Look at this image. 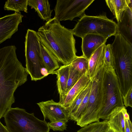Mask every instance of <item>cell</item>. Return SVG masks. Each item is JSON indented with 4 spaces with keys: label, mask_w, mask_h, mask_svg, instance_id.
Returning a JSON list of instances; mask_svg holds the SVG:
<instances>
[{
    "label": "cell",
    "mask_w": 132,
    "mask_h": 132,
    "mask_svg": "<svg viewBox=\"0 0 132 132\" xmlns=\"http://www.w3.org/2000/svg\"><path fill=\"white\" fill-rule=\"evenodd\" d=\"M14 45L0 49V119L15 101L17 88L27 80L28 74L18 60Z\"/></svg>",
    "instance_id": "6da1fadb"
},
{
    "label": "cell",
    "mask_w": 132,
    "mask_h": 132,
    "mask_svg": "<svg viewBox=\"0 0 132 132\" xmlns=\"http://www.w3.org/2000/svg\"><path fill=\"white\" fill-rule=\"evenodd\" d=\"M37 32L40 42L63 65L70 64L77 56L73 35L56 17L46 22Z\"/></svg>",
    "instance_id": "7a4b0ae2"
},
{
    "label": "cell",
    "mask_w": 132,
    "mask_h": 132,
    "mask_svg": "<svg viewBox=\"0 0 132 132\" xmlns=\"http://www.w3.org/2000/svg\"><path fill=\"white\" fill-rule=\"evenodd\" d=\"M111 47L114 59V70L122 96L132 88V45L120 34L115 35Z\"/></svg>",
    "instance_id": "3957f363"
},
{
    "label": "cell",
    "mask_w": 132,
    "mask_h": 132,
    "mask_svg": "<svg viewBox=\"0 0 132 132\" xmlns=\"http://www.w3.org/2000/svg\"><path fill=\"white\" fill-rule=\"evenodd\" d=\"M3 117L9 132H49L45 120L35 117L24 109L18 107L9 109Z\"/></svg>",
    "instance_id": "277c9868"
},
{
    "label": "cell",
    "mask_w": 132,
    "mask_h": 132,
    "mask_svg": "<svg viewBox=\"0 0 132 132\" xmlns=\"http://www.w3.org/2000/svg\"><path fill=\"white\" fill-rule=\"evenodd\" d=\"M25 38L26 68L31 80L36 81L49 74L43 61L40 42L37 32L28 29Z\"/></svg>",
    "instance_id": "5b68a950"
},
{
    "label": "cell",
    "mask_w": 132,
    "mask_h": 132,
    "mask_svg": "<svg viewBox=\"0 0 132 132\" xmlns=\"http://www.w3.org/2000/svg\"><path fill=\"white\" fill-rule=\"evenodd\" d=\"M104 68L103 100L98 117L100 119L108 120L113 110L125 106L119 82L114 69Z\"/></svg>",
    "instance_id": "8992f818"
},
{
    "label": "cell",
    "mask_w": 132,
    "mask_h": 132,
    "mask_svg": "<svg viewBox=\"0 0 132 132\" xmlns=\"http://www.w3.org/2000/svg\"><path fill=\"white\" fill-rule=\"evenodd\" d=\"M117 24L106 15H83L74 28L70 29L73 35L82 38L90 34L102 36L108 38L117 33Z\"/></svg>",
    "instance_id": "52a82bcc"
},
{
    "label": "cell",
    "mask_w": 132,
    "mask_h": 132,
    "mask_svg": "<svg viewBox=\"0 0 132 132\" xmlns=\"http://www.w3.org/2000/svg\"><path fill=\"white\" fill-rule=\"evenodd\" d=\"M105 70L103 65L90 80L91 86L86 110L77 125L83 127L93 122L100 121L98 117L103 94V80Z\"/></svg>",
    "instance_id": "ba28073f"
},
{
    "label": "cell",
    "mask_w": 132,
    "mask_h": 132,
    "mask_svg": "<svg viewBox=\"0 0 132 132\" xmlns=\"http://www.w3.org/2000/svg\"><path fill=\"white\" fill-rule=\"evenodd\" d=\"M94 0H57L54 16L60 21L72 20L81 15Z\"/></svg>",
    "instance_id": "9c48e42d"
},
{
    "label": "cell",
    "mask_w": 132,
    "mask_h": 132,
    "mask_svg": "<svg viewBox=\"0 0 132 132\" xmlns=\"http://www.w3.org/2000/svg\"><path fill=\"white\" fill-rule=\"evenodd\" d=\"M43 115L44 120L48 119L50 122L65 121L70 119L66 108L53 100L37 103Z\"/></svg>",
    "instance_id": "30bf717a"
},
{
    "label": "cell",
    "mask_w": 132,
    "mask_h": 132,
    "mask_svg": "<svg viewBox=\"0 0 132 132\" xmlns=\"http://www.w3.org/2000/svg\"><path fill=\"white\" fill-rule=\"evenodd\" d=\"M23 17L20 12L0 18V44L10 39L18 31Z\"/></svg>",
    "instance_id": "8fae6325"
},
{
    "label": "cell",
    "mask_w": 132,
    "mask_h": 132,
    "mask_svg": "<svg viewBox=\"0 0 132 132\" xmlns=\"http://www.w3.org/2000/svg\"><path fill=\"white\" fill-rule=\"evenodd\" d=\"M82 39V56L88 60L96 49L106 43L108 39L100 35L92 34H87Z\"/></svg>",
    "instance_id": "7c38bea8"
},
{
    "label": "cell",
    "mask_w": 132,
    "mask_h": 132,
    "mask_svg": "<svg viewBox=\"0 0 132 132\" xmlns=\"http://www.w3.org/2000/svg\"><path fill=\"white\" fill-rule=\"evenodd\" d=\"M117 33L120 34L132 45V9L129 7L123 12L120 20L118 22Z\"/></svg>",
    "instance_id": "4fadbf2b"
},
{
    "label": "cell",
    "mask_w": 132,
    "mask_h": 132,
    "mask_svg": "<svg viewBox=\"0 0 132 132\" xmlns=\"http://www.w3.org/2000/svg\"><path fill=\"white\" fill-rule=\"evenodd\" d=\"M70 65H62L54 73L57 76L56 85L60 96L59 103L62 105L66 94Z\"/></svg>",
    "instance_id": "5bb4252c"
},
{
    "label": "cell",
    "mask_w": 132,
    "mask_h": 132,
    "mask_svg": "<svg viewBox=\"0 0 132 132\" xmlns=\"http://www.w3.org/2000/svg\"><path fill=\"white\" fill-rule=\"evenodd\" d=\"M105 43L103 44L96 49L88 60V69L87 74L90 80L103 65Z\"/></svg>",
    "instance_id": "9a60e30c"
},
{
    "label": "cell",
    "mask_w": 132,
    "mask_h": 132,
    "mask_svg": "<svg viewBox=\"0 0 132 132\" xmlns=\"http://www.w3.org/2000/svg\"><path fill=\"white\" fill-rule=\"evenodd\" d=\"M87 73L84 74L67 93L62 105L69 107L76 97L87 86L90 81Z\"/></svg>",
    "instance_id": "2e32d148"
},
{
    "label": "cell",
    "mask_w": 132,
    "mask_h": 132,
    "mask_svg": "<svg viewBox=\"0 0 132 132\" xmlns=\"http://www.w3.org/2000/svg\"><path fill=\"white\" fill-rule=\"evenodd\" d=\"M117 108L112 111L108 120L110 127L116 132H125L124 109Z\"/></svg>",
    "instance_id": "e0dca14e"
},
{
    "label": "cell",
    "mask_w": 132,
    "mask_h": 132,
    "mask_svg": "<svg viewBox=\"0 0 132 132\" xmlns=\"http://www.w3.org/2000/svg\"><path fill=\"white\" fill-rule=\"evenodd\" d=\"M28 5L34 9L42 19L46 22L51 19L53 11L48 0H27Z\"/></svg>",
    "instance_id": "ac0fdd59"
},
{
    "label": "cell",
    "mask_w": 132,
    "mask_h": 132,
    "mask_svg": "<svg viewBox=\"0 0 132 132\" xmlns=\"http://www.w3.org/2000/svg\"><path fill=\"white\" fill-rule=\"evenodd\" d=\"M105 1L118 22L120 20L125 10L129 7L132 9V0H106Z\"/></svg>",
    "instance_id": "d6986e66"
},
{
    "label": "cell",
    "mask_w": 132,
    "mask_h": 132,
    "mask_svg": "<svg viewBox=\"0 0 132 132\" xmlns=\"http://www.w3.org/2000/svg\"><path fill=\"white\" fill-rule=\"evenodd\" d=\"M41 50L43 61L49 74H53L60 66L59 62L40 42Z\"/></svg>",
    "instance_id": "ffe728a7"
},
{
    "label": "cell",
    "mask_w": 132,
    "mask_h": 132,
    "mask_svg": "<svg viewBox=\"0 0 132 132\" xmlns=\"http://www.w3.org/2000/svg\"><path fill=\"white\" fill-rule=\"evenodd\" d=\"M91 86L90 80L87 87L76 97L70 106L66 108L70 119L77 111L84 97L90 90Z\"/></svg>",
    "instance_id": "44dd1931"
},
{
    "label": "cell",
    "mask_w": 132,
    "mask_h": 132,
    "mask_svg": "<svg viewBox=\"0 0 132 132\" xmlns=\"http://www.w3.org/2000/svg\"><path fill=\"white\" fill-rule=\"evenodd\" d=\"M110 127L107 120L95 122L82 127L77 132H107Z\"/></svg>",
    "instance_id": "7402d4cb"
},
{
    "label": "cell",
    "mask_w": 132,
    "mask_h": 132,
    "mask_svg": "<svg viewBox=\"0 0 132 132\" xmlns=\"http://www.w3.org/2000/svg\"><path fill=\"white\" fill-rule=\"evenodd\" d=\"M27 0H8L4 6L5 10L14 11L15 12L23 11L27 13Z\"/></svg>",
    "instance_id": "603a6c76"
},
{
    "label": "cell",
    "mask_w": 132,
    "mask_h": 132,
    "mask_svg": "<svg viewBox=\"0 0 132 132\" xmlns=\"http://www.w3.org/2000/svg\"><path fill=\"white\" fill-rule=\"evenodd\" d=\"M77 70L84 74L87 73L88 69V60L82 55L77 56L70 63Z\"/></svg>",
    "instance_id": "cb8c5ba5"
},
{
    "label": "cell",
    "mask_w": 132,
    "mask_h": 132,
    "mask_svg": "<svg viewBox=\"0 0 132 132\" xmlns=\"http://www.w3.org/2000/svg\"><path fill=\"white\" fill-rule=\"evenodd\" d=\"M83 75L76 70L70 64L66 94Z\"/></svg>",
    "instance_id": "d4e9b609"
},
{
    "label": "cell",
    "mask_w": 132,
    "mask_h": 132,
    "mask_svg": "<svg viewBox=\"0 0 132 132\" xmlns=\"http://www.w3.org/2000/svg\"><path fill=\"white\" fill-rule=\"evenodd\" d=\"M103 65L106 68L114 69V57L110 44H108L105 45Z\"/></svg>",
    "instance_id": "484cf974"
},
{
    "label": "cell",
    "mask_w": 132,
    "mask_h": 132,
    "mask_svg": "<svg viewBox=\"0 0 132 132\" xmlns=\"http://www.w3.org/2000/svg\"><path fill=\"white\" fill-rule=\"evenodd\" d=\"M90 90L84 97L77 111L70 119L71 120L77 122L79 120L83 115L87 106Z\"/></svg>",
    "instance_id": "4316f807"
},
{
    "label": "cell",
    "mask_w": 132,
    "mask_h": 132,
    "mask_svg": "<svg viewBox=\"0 0 132 132\" xmlns=\"http://www.w3.org/2000/svg\"><path fill=\"white\" fill-rule=\"evenodd\" d=\"M67 122L65 121H60L47 123L50 129H52L54 131H63L66 129Z\"/></svg>",
    "instance_id": "83f0119b"
},
{
    "label": "cell",
    "mask_w": 132,
    "mask_h": 132,
    "mask_svg": "<svg viewBox=\"0 0 132 132\" xmlns=\"http://www.w3.org/2000/svg\"><path fill=\"white\" fill-rule=\"evenodd\" d=\"M124 105L125 107H132V88L128 91L126 94L122 96Z\"/></svg>",
    "instance_id": "f1b7e54d"
},
{
    "label": "cell",
    "mask_w": 132,
    "mask_h": 132,
    "mask_svg": "<svg viewBox=\"0 0 132 132\" xmlns=\"http://www.w3.org/2000/svg\"><path fill=\"white\" fill-rule=\"evenodd\" d=\"M125 132H132V125L129 117H125Z\"/></svg>",
    "instance_id": "f546056e"
},
{
    "label": "cell",
    "mask_w": 132,
    "mask_h": 132,
    "mask_svg": "<svg viewBox=\"0 0 132 132\" xmlns=\"http://www.w3.org/2000/svg\"><path fill=\"white\" fill-rule=\"evenodd\" d=\"M0 132H9L6 127L4 126L0 121Z\"/></svg>",
    "instance_id": "4dcf8cb0"
},
{
    "label": "cell",
    "mask_w": 132,
    "mask_h": 132,
    "mask_svg": "<svg viewBox=\"0 0 132 132\" xmlns=\"http://www.w3.org/2000/svg\"><path fill=\"white\" fill-rule=\"evenodd\" d=\"M107 132H116L110 127Z\"/></svg>",
    "instance_id": "1f68e13d"
}]
</instances>
